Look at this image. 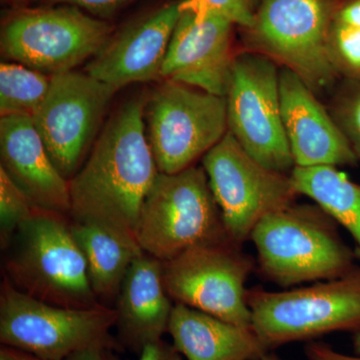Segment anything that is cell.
<instances>
[{
  "mask_svg": "<svg viewBox=\"0 0 360 360\" xmlns=\"http://www.w3.org/2000/svg\"><path fill=\"white\" fill-rule=\"evenodd\" d=\"M116 310L101 304L70 309L37 300L4 279L0 295V341L42 360H63L72 352L113 341Z\"/></svg>",
  "mask_w": 360,
  "mask_h": 360,
  "instance_id": "8",
  "label": "cell"
},
{
  "mask_svg": "<svg viewBox=\"0 0 360 360\" xmlns=\"http://www.w3.org/2000/svg\"><path fill=\"white\" fill-rule=\"evenodd\" d=\"M335 20L360 27V0H342Z\"/></svg>",
  "mask_w": 360,
  "mask_h": 360,
  "instance_id": "31",
  "label": "cell"
},
{
  "mask_svg": "<svg viewBox=\"0 0 360 360\" xmlns=\"http://www.w3.org/2000/svg\"><path fill=\"white\" fill-rule=\"evenodd\" d=\"M135 238L144 252L162 262L195 246L231 241L202 167L158 174Z\"/></svg>",
  "mask_w": 360,
  "mask_h": 360,
  "instance_id": "5",
  "label": "cell"
},
{
  "mask_svg": "<svg viewBox=\"0 0 360 360\" xmlns=\"http://www.w3.org/2000/svg\"><path fill=\"white\" fill-rule=\"evenodd\" d=\"M174 345H167L162 340L146 345L141 352L139 360H181Z\"/></svg>",
  "mask_w": 360,
  "mask_h": 360,
  "instance_id": "30",
  "label": "cell"
},
{
  "mask_svg": "<svg viewBox=\"0 0 360 360\" xmlns=\"http://www.w3.org/2000/svg\"><path fill=\"white\" fill-rule=\"evenodd\" d=\"M200 8L212 11L220 14L239 30L250 27L262 0H188Z\"/></svg>",
  "mask_w": 360,
  "mask_h": 360,
  "instance_id": "26",
  "label": "cell"
},
{
  "mask_svg": "<svg viewBox=\"0 0 360 360\" xmlns=\"http://www.w3.org/2000/svg\"><path fill=\"white\" fill-rule=\"evenodd\" d=\"M26 194L0 167V236L2 248L11 243L20 225L32 217L35 210Z\"/></svg>",
  "mask_w": 360,
  "mask_h": 360,
  "instance_id": "24",
  "label": "cell"
},
{
  "mask_svg": "<svg viewBox=\"0 0 360 360\" xmlns=\"http://www.w3.org/2000/svg\"><path fill=\"white\" fill-rule=\"evenodd\" d=\"M250 240L260 274L281 288L333 281L357 269L356 253L340 238L335 220L316 205L295 202L269 213L251 232Z\"/></svg>",
  "mask_w": 360,
  "mask_h": 360,
  "instance_id": "2",
  "label": "cell"
},
{
  "mask_svg": "<svg viewBox=\"0 0 360 360\" xmlns=\"http://www.w3.org/2000/svg\"><path fill=\"white\" fill-rule=\"evenodd\" d=\"M51 1L78 7L98 15H108L115 13L120 7L127 6L132 0H51Z\"/></svg>",
  "mask_w": 360,
  "mask_h": 360,
  "instance_id": "27",
  "label": "cell"
},
{
  "mask_svg": "<svg viewBox=\"0 0 360 360\" xmlns=\"http://www.w3.org/2000/svg\"><path fill=\"white\" fill-rule=\"evenodd\" d=\"M65 217L35 208L8 245L6 277L18 290L51 304L98 307L85 258Z\"/></svg>",
  "mask_w": 360,
  "mask_h": 360,
  "instance_id": "3",
  "label": "cell"
},
{
  "mask_svg": "<svg viewBox=\"0 0 360 360\" xmlns=\"http://www.w3.org/2000/svg\"><path fill=\"white\" fill-rule=\"evenodd\" d=\"M116 91L87 73L72 70L52 75L32 120L54 167L68 181L91 150Z\"/></svg>",
  "mask_w": 360,
  "mask_h": 360,
  "instance_id": "13",
  "label": "cell"
},
{
  "mask_svg": "<svg viewBox=\"0 0 360 360\" xmlns=\"http://www.w3.org/2000/svg\"><path fill=\"white\" fill-rule=\"evenodd\" d=\"M201 160L225 229L236 245L243 246L260 220L297 198L290 174L258 162L231 132Z\"/></svg>",
  "mask_w": 360,
  "mask_h": 360,
  "instance_id": "10",
  "label": "cell"
},
{
  "mask_svg": "<svg viewBox=\"0 0 360 360\" xmlns=\"http://www.w3.org/2000/svg\"><path fill=\"white\" fill-rule=\"evenodd\" d=\"M162 264L143 251L130 265L117 295L115 326L134 352L161 340L168 330L174 304L163 283Z\"/></svg>",
  "mask_w": 360,
  "mask_h": 360,
  "instance_id": "18",
  "label": "cell"
},
{
  "mask_svg": "<svg viewBox=\"0 0 360 360\" xmlns=\"http://www.w3.org/2000/svg\"><path fill=\"white\" fill-rule=\"evenodd\" d=\"M181 4H165L111 35L86 65L87 75L116 90L160 78Z\"/></svg>",
  "mask_w": 360,
  "mask_h": 360,
  "instance_id": "15",
  "label": "cell"
},
{
  "mask_svg": "<svg viewBox=\"0 0 360 360\" xmlns=\"http://www.w3.org/2000/svg\"><path fill=\"white\" fill-rule=\"evenodd\" d=\"M115 342H99L68 355L63 360H123L113 352Z\"/></svg>",
  "mask_w": 360,
  "mask_h": 360,
  "instance_id": "28",
  "label": "cell"
},
{
  "mask_svg": "<svg viewBox=\"0 0 360 360\" xmlns=\"http://www.w3.org/2000/svg\"><path fill=\"white\" fill-rule=\"evenodd\" d=\"M234 26L220 14L182 0L161 77L225 96L236 56Z\"/></svg>",
  "mask_w": 360,
  "mask_h": 360,
  "instance_id": "14",
  "label": "cell"
},
{
  "mask_svg": "<svg viewBox=\"0 0 360 360\" xmlns=\"http://www.w3.org/2000/svg\"><path fill=\"white\" fill-rule=\"evenodd\" d=\"M146 104L144 97L123 103L70 180L73 221L106 225L135 238L144 200L160 174L146 136Z\"/></svg>",
  "mask_w": 360,
  "mask_h": 360,
  "instance_id": "1",
  "label": "cell"
},
{
  "mask_svg": "<svg viewBox=\"0 0 360 360\" xmlns=\"http://www.w3.org/2000/svg\"><path fill=\"white\" fill-rule=\"evenodd\" d=\"M342 0H262L241 30L245 51L292 71L315 94L340 79L328 56L331 26Z\"/></svg>",
  "mask_w": 360,
  "mask_h": 360,
  "instance_id": "4",
  "label": "cell"
},
{
  "mask_svg": "<svg viewBox=\"0 0 360 360\" xmlns=\"http://www.w3.org/2000/svg\"><path fill=\"white\" fill-rule=\"evenodd\" d=\"M111 35L105 21L66 6L14 14L2 26L0 46L6 58L52 77L94 58Z\"/></svg>",
  "mask_w": 360,
  "mask_h": 360,
  "instance_id": "11",
  "label": "cell"
},
{
  "mask_svg": "<svg viewBox=\"0 0 360 360\" xmlns=\"http://www.w3.org/2000/svg\"><path fill=\"white\" fill-rule=\"evenodd\" d=\"M232 241L195 246L163 262V283L172 302L251 328L246 300L255 262Z\"/></svg>",
  "mask_w": 360,
  "mask_h": 360,
  "instance_id": "12",
  "label": "cell"
},
{
  "mask_svg": "<svg viewBox=\"0 0 360 360\" xmlns=\"http://www.w3.org/2000/svg\"><path fill=\"white\" fill-rule=\"evenodd\" d=\"M298 195H305L345 227L354 239L360 258V184L336 167L293 168L290 172Z\"/></svg>",
  "mask_w": 360,
  "mask_h": 360,
  "instance_id": "21",
  "label": "cell"
},
{
  "mask_svg": "<svg viewBox=\"0 0 360 360\" xmlns=\"http://www.w3.org/2000/svg\"><path fill=\"white\" fill-rule=\"evenodd\" d=\"M262 360H281L279 359L278 357L276 356V355L271 354H267L265 355L264 359Z\"/></svg>",
  "mask_w": 360,
  "mask_h": 360,
  "instance_id": "34",
  "label": "cell"
},
{
  "mask_svg": "<svg viewBox=\"0 0 360 360\" xmlns=\"http://www.w3.org/2000/svg\"><path fill=\"white\" fill-rule=\"evenodd\" d=\"M0 155V167L35 207L70 214V181L54 167L32 117H1Z\"/></svg>",
  "mask_w": 360,
  "mask_h": 360,
  "instance_id": "17",
  "label": "cell"
},
{
  "mask_svg": "<svg viewBox=\"0 0 360 360\" xmlns=\"http://www.w3.org/2000/svg\"><path fill=\"white\" fill-rule=\"evenodd\" d=\"M146 136L161 174H176L217 146L227 129L226 98L165 80L146 101Z\"/></svg>",
  "mask_w": 360,
  "mask_h": 360,
  "instance_id": "7",
  "label": "cell"
},
{
  "mask_svg": "<svg viewBox=\"0 0 360 360\" xmlns=\"http://www.w3.org/2000/svg\"><path fill=\"white\" fill-rule=\"evenodd\" d=\"M51 77L16 63L0 65V115L30 116L44 103Z\"/></svg>",
  "mask_w": 360,
  "mask_h": 360,
  "instance_id": "22",
  "label": "cell"
},
{
  "mask_svg": "<svg viewBox=\"0 0 360 360\" xmlns=\"http://www.w3.org/2000/svg\"><path fill=\"white\" fill-rule=\"evenodd\" d=\"M281 113L295 167H354L359 162L330 111L292 71L279 72Z\"/></svg>",
  "mask_w": 360,
  "mask_h": 360,
  "instance_id": "16",
  "label": "cell"
},
{
  "mask_svg": "<svg viewBox=\"0 0 360 360\" xmlns=\"http://www.w3.org/2000/svg\"><path fill=\"white\" fill-rule=\"evenodd\" d=\"M0 360H42L34 355L23 352V350L18 349V348L6 347L0 350Z\"/></svg>",
  "mask_w": 360,
  "mask_h": 360,
  "instance_id": "32",
  "label": "cell"
},
{
  "mask_svg": "<svg viewBox=\"0 0 360 360\" xmlns=\"http://www.w3.org/2000/svg\"><path fill=\"white\" fill-rule=\"evenodd\" d=\"M328 56L340 79L360 82V27L335 20L329 32Z\"/></svg>",
  "mask_w": 360,
  "mask_h": 360,
  "instance_id": "23",
  "label": "cell"
},
{
  "mask_svg": "<svg viewBox=\"0 0 360 360\" xmlns=\"http://www.w3.org/2000/svg\"><path fill=\"white\" fill-rule=\"evenodd\" d=\"M70 229L85 258L94 295L98 300L117 296L130 265L143 252L136 239L94 222L73 221Z\"/></svg>",
  "mask_w": 360,
  "mask_h": 360,
  "instance_id": "20",
  "label": "cell"
},
{
  "mask_svg": "<svg viewBox=\"0 0 360 360\" xmlns=\"http://www.w3.org/2000/svg\"><path fill=\"white\" fill-rule=\"evenodd\" d=\"M279 72L262 54H236L225 94L227 129L258 162L288 174L295 165L284 130Z\"/></svg>",
  "mask_w": 360,
  "mask_h": 360,
  "instance_id": "9",
  "label": "cell"
},
{
  "mask_svg": "<svg viewBox=\"0 0 360 360\" xmlns=\"http://www.w3.org/2000/svg\"><path fill=\"white\" fill-rule=\"evenodd\" d=\"M305 355L309 360H360V355L341 354L330 345L321 342H310L305 347Z\"/></svg>",
  "mask_w": 360,
  "mask_h": 360,
  "instance_id": "29",
  "label": "cell"
},
{
  "mask_svg": "<svg viewBox=\"0 0 360 360\" xmlns=\"http://www.w3.org/2000/svg\"><path fill=\"white\" fill-rule=\"evenodd\" d=\"M167 333L187 360H262L270 350L252 328L179 303L172 309Z\"/></svg>",
  "mask_w": 360,
  "mask_h": 360,
  "instance_id": "19",
  "label": "cell"
},
{
  "mask_svg": "<svg viewBox=\"0 0 360 360\" xmlns=\"http://www.w3.org/2000/svg\"><path fill=\"white\" fill-rule=\"evenodd\" d=\"M251 328L269 349L360 330V267L341 278L283 291L248 290Z\"/></svg>",
  "mask_w": 360,
  "mask_h": 360,
  "instance_id": "6",
  "label": "cell"
},
{
  "mask_svg": "<svg viewBox=\"0 0 360 360\" xmlns=\"http://www.w3.org/2000/svg\"><path fill=\"white\" fill-rule=\"evenodd\" d=\"M352 345H354L355 354L360 355V330L352 333Z\"/></svg>",
  "mask_w": 360,
  "mask_h": 360,
  "instance_id": "33",
  "label": "cell"
},
{
  "mask_svg": "<svg viewBox=\"0 0 360 360\" xmlns=\"http://www.w3.org/2000/svg\"><path fill=\"white\" fill-rule=\"evenodd\" d=\"M329 111L360 161V82L342 79Z\"/></svg>",
  "mask_w": 360,
  "mask_h": 360,
  "instance_id": "25",
  "label": "cell"
}]
</instances>
